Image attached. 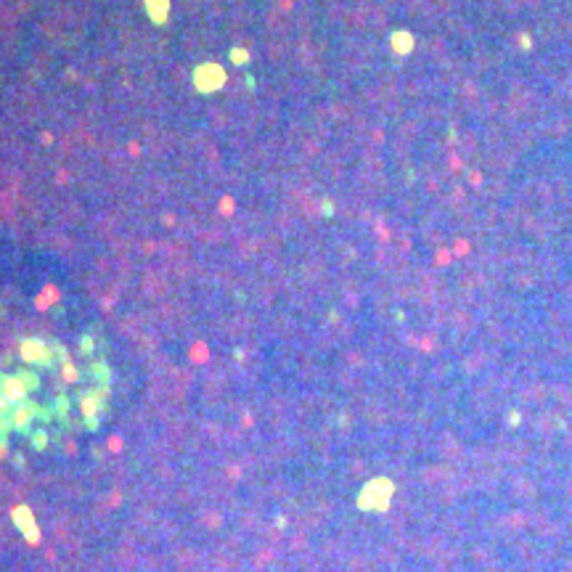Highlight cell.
Listing matches in <instances>:
<instances>
[{"mask_svg": "<svg viewBox=\"0 0 572 572\" xmlns=\"http://www.w3.org/2000/svg\"><path fill=\"white\" fill-rule=\"evenodd\" d=\"M191 80H194L196 93H202V96H215V93H220V90L225 88L228 74H225V69L220 66V64L204 61V64H199V66L194 69Z\"/></svg>", "mask_w": 572, "mask_h": 572, "instance_id": "cell-1", "label": "cell"}, {"mask_svg": "<svg viewBox=\"0 0 572 572\" xmlns=\"http://www.w3.org/2000/svg\"><path fill=\"white\" fill-rule=\"evenodd\" d=\"M11 522H14V527L21 532V538H24L29 546H37V543H40V527H37V519H34L32 509H29L27 504L14 506V511H11Z\"/></svg>", "mask_w": 572, "mask_h": 572, "instance_id": "cell-2", "label": "cell"}, {"mask_svg": "<svg viewBox=\"0 0 572 572\" xmlns=\"http://www.w3.org/2000/svg\"><path fill=\"white\" fill-rule=\"evenodd\" d=\"M45 355H48V342L40 339V336H24V339L19 342V358L24 360L29 368L37 366Z\"/></svg>", "mask_w": 572, "mask_h": 572, "instance_id": "cell-3", "label": "cell"}, {"mask_svg": "<svg viewBox=\"0 0 572 572\" xmlns=\"http://www.w3.org/2000/svg\"><path fill=\"white\" fill-rule=\"evenodd\" d=\"M85 379H90L93 384H98V387H111V382H114L111 366H109L103 358L90 360V366L85 368Z\"/></svg>", "mask_w": 572, "mask_h": 572, "instance_id": "cell-4", "label": "cell"}, {"mask_svg": "<svg viewBox=\"0 0 572 572\" xmlns=\"http://www.w3.org/2000/svg\"><path fill=\"white\" fill-rule=\"evenodd\" d=\"M6 400L11 403V405H21L27 398H29V392L24 390V384H21V379L16 376V373H8V379H6Z\"/></svg>", "mask_w": 572, "mask_h": 572, "instance_id": "cell-5", "label": "cell"}, {"mask_svg": "<svg viewBox=\"0 0 572 572\" xmlns=\"http://www.w3.org/2000/svg\"><path fill=\"white\" fill-rule=\"evenodd\" d=\"M14 432L16 435H21V437H32V432H34V416L27 411L24 405H16L14 408Z\"/></svg>", "mask_w": 572, "mask_h": 572, "instance_id": "cell-6", "label": "cell"}, {"mask_svg": "<svg viewBox=\"0 0 572 572\" xmlns=\"http://www.w3.org/2000/svg\"><path fill=\"white\" fill-rule=\"evenodd\" d=\"M143 6H146V14H148V19L154 21L157 27L167 24V14H170V0H143Z\"/></svg>", "mask_w": 572, "mask_h": 572, "instance_id": "cell-7", "label": "cell"}, {"mask_svg": "<svg viewBox=\"0 0 572 572\" xmlns=\"http://www.w3.org/2000/svg\"><path fill=\"white\" fill-rule=\"evenodd\" d=\"M14 373H16V376L21 379V384H24V390H27L29 395L40 392V387H43L40 371H34V368H29V366H21V368H16Z\"/></svg>", "mask_w": 572, "mask_h": 572, "instance_id": "cell-8", "label": "cell"}, {"mask_svg": "<svg viewBox=\"0 0 572 572\" xmlns=\"http://www.w3.org/2000/svg\"><path fill=\"white\" fill-rule=\"evenodd\" d=\"M48 403H51V408L56 411V416H69V413L74 411L72 395H66V392H58V395H53V398H51Z\"/></svg>", "mask_w": 572, "mask_h": 572, "instance_id": "cell-9", "label": "cell"}, {"mask_svg": "<svg viewBox=\"0 0 572 572\" xmlns=\"http://www.w3.org/2000/svg\"><path fill=\"white\" fill-rule=\"evenodd\" d=\"M29 445H32L34 453L48 450V445H51V432L45 429V427H37V429L32 432V437H29Z\"/></svg>", "mask_w": 572, "mask_h": 572, "instance_id": "cell-10", "label": "cell"}, {"mask_svg": "<svg viewBox=\"0 0 572 572\" xmlns=\"http://www.w3.org/2000/svg\"><path fill=\"white\" fill-rule=\"evenodd\" d=\"M96 353H98V336H96V334H90V331L80 334V355H85V358H96Z\"/></svg>", "mask_w": 572, "mask_h": 572, "instance_id": "cell-11", "label": "cell"}, {"mask_svg": "<svg viewBox=\"0 0 572 572\" xmlns=\"http://www.w3.org/2000/svg\"><path fill=\"white\" fill-rule=\"evenodd\" d=\"M48 347H51L53 358L58 360V366L72 363V358H69V350H66V345H64V342H58V339H48Z\"/></svg>", "mask_w": 572, "mask_h": 572, "instance_id": "cell-12", "label": "cell"}, {"mask_svg": "<svg viewBox=\"0 0 572 572\" xmlns=\"http://www.w3.org/2000/svg\"><path fill=\"white\" fill-rule=\"evenodd\" d=\"M61 379L66 384H77V382H85V371H80L74 363H66L61 366Z\"/></svg>", "mask_w": 572, "mask_h": 572, "instance_id": "cell-13", "label": "cell"}, {"mask_svg": "<svg viewBox=\"0 0 572 572\" xmlns=\"http://www.w3.org/2000/svg\"><path fill=\"white\" fill-rule=\"evenodd\" d=\"M34 422H37L40 427L56 424V411L51 408V403H40V411H37V416H34Z\"/></svg>", "mask_w": 572, "mask_h": 572, "instance_id": "cell-14", "label": "cell"}, {"mask_svg": "<svg viewBox=\"0 0 572 572\" xmlns=\"http://www.w3.org/2000/svg\"><path fill=\"white\" fill-rule=\"evenodd\" d=\"M228 58H231L233 66H247V64H249V51H247V48H239V45H233V48L228 51Z\"/></svg>", "mask_w": 572, "mask_h": 572, "instance_id": "cell-15", "label": "cell"}, {"mask_svg": "<svg viewBox=\"0 0 572 572\" xmlns=\"http://www.w3.org/2000/svg\"><path fill=\"white\" fill-rule=\"evenodd\" d=\"M392 45H395V48H398L400 53H408V51H411V45H413V40L408 37V32H398V34L392 37Z\"/></svg>", "mask_w": 572, "mask_h": 572, "instance_id": "cell-16", "label": "cell"}, {"mask_svg": "<svg viewBox=\"0 0 572 572\" xmlns=\"http://www.w3.org/2000/svg\"><path fill=\"white\" fill-rule=\"evenodd\" d=\"M83 429L85 432H98L101 429V416H83Z\"/></svg>", "mask_w": 572, "mask_h": 572, "instance_id": "cell-17", "label": "cell"}, {"mask_svg": "<svg viewBox=\"0 0 572 572\" xmlns=\"http://www.w3.org/2000/svg\"><path fill=\"white\" fill-rule=\"evenodd\" d=\"M220 212H223V215H233V199H231V196H223V199H220Z\"/></svg>", "mask_w": 572, "mask_h": 572, "instance_id": "cell-18", "label": "cell"}, {"mask_svg": "<svg viewBox=\"0 0 572 572\" xmlns=\"http://www.w3.org/2000/svg\"><path fill=\"white\" fill-rule=\"evenodd\" d=\"M11 464H14L16 469L21 472V469H24V466H27V459H24V453H14V456H11Z\"/></svg>", "mask_w": 572, "mask_h": 572, "instance_id": "cell-19", "label": "cell"}, {"mask_svg": "<svg viewBox=\"0 0 572 572\" xmlns=\"http://www.w3.org/2000/svg\"><path fill=\"white\" fill-rule=\"evenodd\" d=\"M321 215H323V217H331V215H334V204H331V199H323V202H321Z\"/></svg>", "mask_w": 572, "mask_h": 572, "instance_id": "cell-20", "label": "cell"}, {"mask_svg": "<svg viewBox=\"0 0 572 572\" xmlns=\"http://www.w3.org/2000/svg\"><path fill=\"white\" fill-rule=\"evenodd\" d=\"M8 448H11V435H0V459L8 453Z\"/></svg>", "mask_w": 572, "mask_h": 572, "instance_id": "cell-21", "label": "cell"}, {"mask_svg": "<svg viewBox=\"0 0 572 572\" xmlns=\"http://www.w3.org/2000/svg\"><path fill=\"white\" fill-rule=\"evenodd\" d=\"M244 85H247L249 90H254V88H257V80H254V74H249V72L244 74Z\"/></svg>", "mask_w": 572, "mask_h": 572, "instance_id": "cell-22", "label": "cell"}, {"mask_svg": "<svg viewBox=\"0 0 572 572\" xmlns=\"http://www.w3.org/2000/svg\"><path fill=\"white\" fill-rule=\"evenodd\" d=\"M6 379H8V373L0 371V398H3V392H6Z\"/></svg>", "mask_w": 572, "mask_h": 572, "instance_id": "cell-23", "label": "cell"}, {"mask_svg": "<svg viewBox=\"0 0 572 572\" xmlns=\"http://www.w3.org/2000/svg\"><path fill=\"white\" fill-rule=\"evenodd\" d=\"M273 522H276V527H278V530H284V527H286V517H281V514H278Z\"/></svg>", "mask_w": 572, "mask_h": 572, "instance_id": "cell-24", "label": "cell"}, {"mask_svg": "<svg viewBox=\"0 0 572 572\" xmlns=\"http://www.w3.org/2000/svg\"><path fill=\"white\" fill-rule=\"evenodd\" d=\"M233 358H236L239 363H241V360H244V350H241V347H236V350H233Z\"/></svg>", "mask_w": 572, "mask_h": 572, "instance_id": "cell-25", "label": "cell"}]
</instances>
